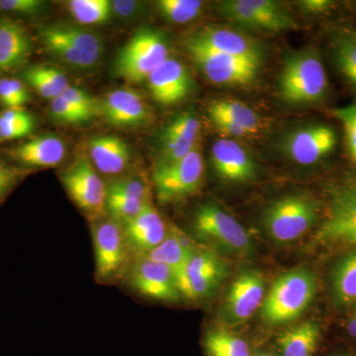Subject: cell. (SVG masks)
<instances>
[{
  "label": "cell",
  "mask_w": 356,
  "mask_h": 356,
  "mask_svg": "<svg viewBox=\"0 0 356 356\" xmlns=\"http://www.w3.org/2000/svg\"><path fill=\"white\" fill-rule=\"evenodd\" d=\"M193 229L210 250L238 257L254 254V242L247 229L217 204L205 203L196 210Z\"/></svg>",
  "instance_id": "6da1fadb"
},
{
  "label": "cell",
  "mask_w": 356,
  "mask_h": 356,
  "mask_svg": "<svg viewBox=\"0 0 356 356\" xmlns=\"http://www.w3.org/2000/svg\"><path fill=\"white\" fill-rule=\"evenodd\" d=\"M314 274L296 268L280 275L262 303V318L269 325L291 322L303 313L316 294Z\"/></svg>",
  "instance_id": "7a4b0ae2"
},
{
  "label": "cell",
  "mask_w": 356,
  "mask_h": 356,
  "mask_svg": "<svg viewBox=\"0 0 356 356\" xmlns=\"http://www.w3.org/2000/svg\"><path fill=\"white\" fill-rule=\"evenodd\" d=\"M168 55L165 36L156 30L143 28L119 51L114 62L115 76L128 83H142L170 58Z\"/></svg>",
  "instance_id": "3957f363"
},
{
  "label": "cell",
  "mask_w": 356,
  "mask_h": 356,
  "mask_svg": "<svg viewBox=\"0 0 356 356\" xmlns=\"http://www.w3.org/2000/svg\"><path fill=\"white\" fill-rule=\"evenodd\" d=\"M40 39L51 57L76 69H90L102 57L103 44L98 35L70 24L41 27Z\"/></svg>",
  "instance_id": "277c9868"
},
{
  "label": "cell",
  "mask_w": 356,
  "mask_h": 356,
  "mask_svg": "<svg viewBox=\"0 0 356 356\" xmlns=\"http://www.w3.org/2000/svg\"><path fill=\"white\" fill-rule=\"evenodd\" d=\"M317 218V202L310 196L294 194L271 204L264 212L262 224L271 240L288 243L303 236Z\"/></svg>",
  "instance_id": "5b68a950"
},
{
  "label": "cell",
  "mask_w": 356,
  "mask_h": 356,
  "mask_svg": "<svg viewBox=\"0 0 356 356\" xmlns=\"http://www.w3.org/2000/svg\"><path fill=\"white\" fill-rule=\"evenodd\" d=\"M327 86V74L317 55L304 51L287 58L280 77V93L285 102H318L324 96Z\"/></svg>",
  "instance_id": "8992f818"
},
{
  "label": "cell",
  "mask_w": 356,
  "mask_h": 356,
  "mask_svg": "<svg viewBox=\"0 0 356 356\" xmlns=\"http://www.w3.org/2000/svg\"><path fill=\"white\" fill-rule=\"evenodd\" d=\"M92 221L96 278L102 283L114 282L125 276L132 261L123 227L104 215Z\"/></svg>",
  "instance_id": "52a82bcc"
},
{
  "label": "cell",
  "mask_w": 356,
  "mask_h": 356,
  "mask_svg": "<svg viewBox=\"0 0 356 356\" xmlns=\"http://www.w3.org/2000/svg\"><path fill=\"white\" fill-rule=\"evenodd\" d=\"M202 154L196 146L191 153L175 163L159 161L154 168L153 181L159 200L175 203L191 197L203 181Z\"/></svg>",
  "instance_id": "ba28073f"
},
{
  "label": "cell",
  "mask_w": 356,
  "mask_h": 356,
  "mask_svg": "<svg viewBox=\"0 0 356 356\" xmlns=\"http://www.w3.org/2000/svg\"><path fill=\"white\" fill-rule=\"evenodd\" d=\"M228 274V266L216 252L199 248L175 275L182 299L197 302L212 297Z\"/></svg>",
  "instance_id": "9c48e42d"
},
{
  "label": "cell",
  "mask_w": 356,
  "mask_h": 356,
  "mask_svg": "<svg viewBox=\"0 0 356 356\" xmlns=\"http://www.w3.org/2000/svg\"><path fill=\"white\" fill-rule=\"evenodd\" d=\"M60 180L72 202L90 219L104 215L107 185L89 159H76L62 173Z\"/></svg>",
  "instance_id": "30bf717a"
},
{
  "label": "cell",
  "mask_w": 356,
  "mask_h": 356,
  "mask_svg": "<svg viewBox=\"0 0 356 356\" xmlns=\"http://www.w3.org/2000/svg\"><path fill=\"white\" fill-rule=\"evenodd\" d=\"M219 11L236 24L261 31L280 32L295 27L289 11L273 0H228L219 4Z\"/></svg>",
  "instance_id": "8fae6325"
},
{
  "label": "cell",
  "mask_w": 356,
  "mask_h": 356,
  "mask_svg": "<svg viewBox=\"0 0 356 356\" xmlns=\"http://www.w3.org/2000/svg\"><path fill=\"white\" fill-rule=\"evenodd\" d=\"M186 50L211 83L220 86H245L252 83L261 63L232 57L211 51L191 40L185 42Z\"/></svg>",
  "instance_id": "7c38bea8"
},
{
  "label": "cell",
  "mask_w": 356,
  "mask_h": 356,
  "mask_svg": "<svg viewBox=\"0 0 356 356\" xmlns=\"http://www.w3.org/2000/svg\"><path fill=\"white\" fill-rule=\"evenodd\" d=\"M129 286L145 298L177 303L182 299L177 275L170 267L147 259L134 257L125 273Z\"/></svg>",
  "instance_id": "4fadbf2b"
},
{
  "label": "cell",
  "mask_w": 356,
  "mask_h": 356,
  "mask_svg": "<svg viewBox=\"0 0 356 356\" xmlns=\"http://www.w3.org/2000/svg\"><path fill=\"white\" fill-rule=\"evenodd\" d=\"M316 240L356 245V182L334 191L329 214L316 234Z\"/></svg>",
  "instance_id": "5bb4252c"
},
{
  "label": "cell",
  "mask_w": 356,
  "mask_h": 356,
  "mask_svg": "<svg viewBox=\"0 0 356 356\" xmlns=\"http://www.w3.org/2000/svg\"><path fill=\"white\" fill-rule=\"evenodd\" d=\"M264 280L252 269L243 271L232 283L222 308V317L228 325H236L248 321L264 301Z\"/></svg>",
  "instance_id": "9a60e30c"
},
{
  "label": "cell",
  "mask_w": 356,
  "mask_h": 356,
  "mask_svg": "<svg viewBox=\"0 0 356 356\" xmlns=\"http://www.w3.org/2000/svg\"><path fill=\"white\" fill-rule=\"evenodd\" d=\"M100 115L110 125L119 128L138 127L151 119L146 102L137 91L129 88L107 93L100 102Z\"/></svg>",
  "instance_id": "2e32d148"
},
{
  "label": "cell",
  "mask_w": 356,
  "mask_h": 356,
  "mask_svg": "<svg viewBox=\"0 0 356 356\" xmlns=\"http://www.w3.org/2000/svg\"><path fill=\"white\" fill-rule=\"evenodd\" d=\"M147 88L156 102L172 105L188 96L193 86L188 70L177 58H168L147 79Z\"/></svg>",
  "instance_id": "e0dca14e"
},
{
  "label": "cell",
  "mask_w": 356,
  "mask_h": 356,
  "mask_svg": "<svg viewBox=\"0 0 356 356\" xmlns=\"http://www.w3.org/2000/svg\"><path fill=\"white\" fill-rule=\"evenodd\" d=\"M126 242L135 257L147 254L163 242L168 234L163 217L152 204L137 216L122 224Z\"/></svg>",
  "instance_id": "ac0fdd59"
},
{
  "label": "cell",
  "mask_w": 356,
  "mask_h": 356,
  "mask_svg": "<svg viewBox=\"0 0 356 356\" xmlns=\"http://www.w3.org/2000/svg\"><path fill=\"white\" fill-rule=\"evenodd\" d=\"M336 144L334 129L325 125L311 126L293 133L288 138L286 149L295 163L311 165L331 153Z\"/></svg>",
  "instance_id": "d6986e66"
},
{
  "label": "cell",
  "mask_w": 356,
  "mask_h": 356,
  "mask_svg": "<svg viewBox=\"0 0 356 356\" xmlns=\"http://www.w3.org/2000/svg\"><path fill=\"white\" fill-rule=\"evenodd\" d=\"M67 147L55 135H41L7 149V156L18 165L29 168H54L64 161Z\"/></svg>",
  "instance_id": "ffe728a7"
},
{
  "label": "cell",
  "mask_w": 356,
  "mask_h": 356,
  "mask_svg": "<svg viewBox=\"0 0 356 356\" xmlns=\"http://www.w3.org/2000/svg\"><path fill=\"white\" fill-rule=\"evenodd\" d=\"M191 42L224 55L261 63V49L254 40L221 27H207L191 36Z\"/></svg>",
  "instance_id": "44dd1931"
},
{
  "label": "cell",
  "mask_w": 356,
  "mask_h": 356,
  "mask_svg": "<svg viewBox=\"0 0 356 356\" xmlns=\"http://www.w3.org/2000/svg\"><path fill=\"white\" fill-rule=\"evenodd\" d=\"M200 122L192 112L178 115L163 131L161 138L163 163L180 161L196 147Z\"/></svg>",
  "instance_id": "7402d4cb"
},
{
  "label": "cell",
  "mask_w": 356,
  "mask_h": 356,
  "mask_svg": "<svg viewBox=\"0 0 356 356\" xmlns=\"http://www.w3.org/2000/svg\"><path fill=\"white\" fill-rule=\"evenodd\" d=\"M213 165L220 177L232 182H247L257 175L250 154L235 140H217L211 149Z\"/></svg>",
  "instance_id": "603a6c76"
},
{
  "label": "cell",
  "mask_w": 356,
  "mask_h": 356,
  "mask_svg": "<svg viewBox=\"0 0 356 356\" xmlns=\"http://www.w3.org/2000/svg\"><path fill=\"white\" fill-rule=\"evenodd\" d=\"M32 51V40L25 28L6 16L0 17V74L24 67Z\"/></svg>",
  "instance_id": "cb8c5ba5"
},
{
  "label": "cell",
  "mask_w": 356,
  "mask_h": 356,
  "mask_svg": "<svg viewBox=\"0 0 356 356\" xmlns=\"http://www.w3.org/2000/svg\"><path fill=\"white\" fill-rule=\"evenodd\" d=\"M208 114L216 127L236 137L257 132L261 124L257 112L245 103L235 100L211 102Z\"/></svg>",
  "instance_id": "d4e9b609"
},
{
  "label": "cell",
  "mask_w": 356,
  "mask_h": 356,
  "mask_svg": "<svg viewBox=\"0 0 356 356\" xmlns=\"http://www.w3.org/2000/svg\"><path fill=\"white\" fill-rule=\"evenodd\" d=\"M89 161L97 172L115 177L127 170L131 149L122 138L113 135L96 136L89 140Z\"/></svg>",
  "instance_id": "484cf974"
},
{
  "label": "cell",
  "mask_w": 356,
  "mask_h": 356,
  "mask_svg": "<svg viewBox=\"0 0 356 356\" xmlns=\"http://www.w3.org/2000/svg\"><path fill=\"white\" fill-rule=\"evenodd\" d=\"M199 248L197 243L184 234L181 229L172 226L168 228V234L165 240L158 247L140 257L165 264L177 274L184 268L187 261Z\"/></svg>",
  "instance_id": "4316f807"
},
{
  "label": "cell",
  "mask_w": 356,
  "mask_h": 356,
  "mask_svg": "<svg viewBox=\"0 0 356 356\" xmlns=\"http://www.w3.org/2000/svg\"><path fill=\"white\" fill-rule=\"evenodd\" d=\"M321 337L317 323L310 321L294 325L277 337L275 353L278 356H316Z\"/></svg>",
  "instance_id": "83f0119b"
},
{
  "label": "cell",
  "mask_w": 356,
  "mask_h": 356,
  "mask_svg": "<svg viewBox=\"0 0 356 356\" xmlns=\"http://www.w3.org/2000/svg\"><path fill=\"white\" fill-rule=\"evenodd\" d=\"M206 356H252L247 339L227 329H213L203 337Z\"/></svg>",
  "instance_id": "f1b7e54d"
},
{
  "label": "cell",
  "mask_w": 356,
  "mask_h": 356,
  "mask_svg": "<svg viewBox=\"0 0 356 356\" xmlns=\"http://www.w3.org/2000/svg\"><path fill=\"white\" fill-rule=\"evenodd\" d=\"M334 299L341 305L356 303V252L344 257L332 274Z\"/></svg>",
  "instance_id": "f546056e"
},
{
  "label": "cell",
  "mask_w": 356,
  "mask_h": 356,
  "mask_svg": "<svg viewBox=\"0 0 356 356\" xmlns=\"http://www.w3.org/2000/svg\"><path fill=\"white\" fill-rule=\"evenodd\" d=\"M36 128V119L24 108L0 112V140L23 139Z\"/></svg>",
  "instance_id": "4dcf8cb0"
},
{
  "label": "cell",
  "mask_w": 356,
  "mask_h": 356,
  "mask_svg": "<svg viewBox=\"0 0 356 356\" xmlns=\"http://www.w3.org/2000/svg\"><path fill=\"white\" fill-rule=\"evenodd\" d=\"M67 8L72 17L83 25H102L111 18L109 0H70Z\"/></svg>",
  "instance_id": "1f68e13d"
},
{
  "label": "cell",
  "mask_w": 356,
  "mask_h": 356,
  "mask_svg": "<svg viewBox=\"0 0 356 356\" xmlns=\"http://www.w3.org/2000/svg\"><path fill=\"white\" fill-rule=\"evenodd\" d=\"M204 3L199 0H161L158 2L159 13L175 24L192 22L202 13Z\"/></svg>",
  "instance_id": "d6a6232c"
},
{
  "label": "cell",
  "mask_w": 356,
  "mask_h": 356,
  "mask_svg": "<svg viewBox=\"0 0 356 356\" xmlns=\"http://www.w3.org/2000/svg\"><path fill=\"white\" fill-rule=\"evenodd\" d=\"M29 102V90L23 81L11 77H0V103L6 109L23 108Z\"/></svg>",
  "instance_id": "836d02e7"
},
{
  "label": "cell",
  "mask_w": 356,
  "mask_h": 356,
  "mask_svg": "<svg viewBox=\"0 0 356 356\" xmlns=\"http://www.w3.org/2000/svg\"><path fill=\"white\" fill-rule=\"evenodd\" d=\"M62 96L83 115L88 122L100 115V102L81 88L70 86Z\"/></svg>",
  "instance_id": "e575fe53"
},
{
  "label": "cell",
  "mask_w": 356,
  "mask_h": 356,
  "mask_svg": "<svg viewBox=\"0 0 356 356\" xmlns=\"http://www.w3.org/2000/svg\"><path fill=\"white\" fill-rule=\"evenodd\" d=\"M107 186L143 202L151 203V191L144 178L134 175L119 177Z\"/></svg>",
  "instance_id": "d590c367"
},
{
  "label": "cell",
  "mask_w": 356,
  "mask_h": 356,
  "mask_svg": "<svg viewBox=\"0 0 356 356\" xmlns=\"http://www.w3.org/2000/svg\"><path fill=\"white\" fill-rule=\"evenodd\" d=\"M339 69L356 86V38L350 37L339 42L337 49Z\"/></svg>",
  "instance_id": "8d00e7d4"
},
{
  "label": "cell",
  "mask_w": 356,
  "mask_h": 356,
  "mask_svg": "<svg viewBox=\"0 0 356 356\" xmlns=\"http://www.w3.org/2000/svg\"><path fill=\"white\" fill-rule=\"evenodd\" d=\"M334 114L343 123L348 151L356 163V104L334 110Z\"/></svg>",
  "instance_id": "74e56055"
},
{
  "label": "cell",
  "mask_w": 356,
  "mask_h": 356,
  "mask_svg": "<svg viewBox=\"0 0 356 356\" xmlns=\"http://www.w3.org/2000/svg\"><path fill=\"white\" fill-rule=\"evenodd\" d=\"M51 116L56 120L67 125H79L86 123V119L62 95L51 100Z\"/></svg>",
  "instance_id": "f35d334b"
},
{
  "label": "cell",
  "mask_w": 356,
  "mask_h": 356,
  "mask_svg": "<svg viewBox=\"0 0 356 356\" xmlns=\"http://www.w3.org/2000/svg\"><path fill=\"white\" fill-rule=\"evenodd\" d=\"M47 2L42 0H0V9L6 13L22 17H34L46 8Z\"/></svg>",
  "instance_id": "ab89813d"
},
{
  "label": "cell",
  "mask_w": 356,
  "mask_h": 356,
  "mask_svg": "<svg viewBox=\"0 0 356 356\" xmlns=\"http://www.w3.org/2000/svg\"><path fill=\"white\" fill-rule=\"evenodd\" d=\"M23 172L19 168L8 165L0 159V204L9 195L14 187L22 179Z\"/></svg>",
  "instance_id": "60d3db41"
},
{
  "label": "cell",
  "mask_w": 356,
  "mask_h": 356,
  "mask_svg": "<svg viewBox=\"0 0 356 356\" xmlns=\"http://www.w3.org/2000/svg\"><path fill=\"white\" fill-rule=\"evenodd\" d=\"M111 6L112 14L120 19H131L142 11V3L133 0H115Z\"/></svg>",
  "instance_id": "b9f144b4"
},
{
  "label": "cell",
  "mask_w": 356,
  "mask_h": 356,
  "mask_svg": "<svg viewBox=\"0 0 356 356\" xmlns=\"http://www.w3.org/2000/svg\"><path fill=\"white\" fill-rule=\"evenodd\" d=\"M332 6V2L327 1V0H307V1H302L301 6L310 13H325Z\"/></svg>",
  "instance_id": "7bdbcfd3"
},
{
  "label": "cell",
  "mask_w": 356,
  "mask_h": 356,
  "mask_svg": "<svg viewBox=\"0 0 356 356\" xmlns=\"http://www.w3.org/2000/svg\"><path fill=\"white\" fill-rule=\"evenodd\" d=\"M348 334L353 339H356V308L351 314L350 320H348V325H346Z\"/></svg>",
  "instance_id": "ee69618b"
},
{
  "label": "cell",
  "mask_w": 356,
  "mask_h": 356,
  "mask_svg": "<svg viewBox=\"0 0 356 356\" xmlns=\"http://www.w3.org/2000/svg\"><path fill=\"white\" fill-rule=\"evenodd\" d=\"M252 356H278L275 350H252Z\"/></svg>",
  "instance_id": "f6af8a7d"
},
{
  "label": "cell",
  "mask_w": 356,
  "mask_h": 356,
  "mask_svg": "<svg viewBox=\"0 0 356 356\" xmlns=\"http://www.w3.org/2000/svg\"><path fill=\"white\" fill-rule=\"evenodd\" d=\"M327 356H356V353L353 351H339Z\"/></svg>",
  "instance_id": "bcb514c9"
}]
</instances>
